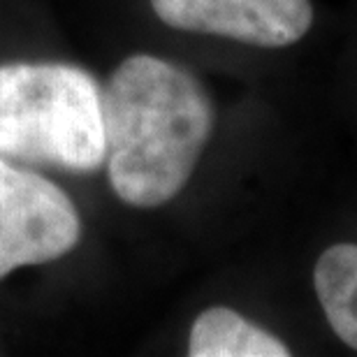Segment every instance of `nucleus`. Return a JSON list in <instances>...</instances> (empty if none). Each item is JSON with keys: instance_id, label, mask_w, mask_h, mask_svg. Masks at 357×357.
Instances as JSON below:
<instances>
[{"instance_id": "obj_5", "label": "nucleus", "mask_w": 357, "mask_h": 357, "mask_svg": "<svg viewBox=\"0 0 357 357\" xmlns=\"http://www.w3.org/2000/svg\"><path fill=\"white\" fill-rule=\"evenodd\" d=\"M190 357H288L290 348L262 327L248 323L237 311L213 306L192 323Z\"/></svg>"}, {"instance_id": "obj_4", "label": "nucleus", "mask_w": 357, "mask_h": 357, "mask_svg": "<svg viewBox=\"0 0 357 357\" xmlns=\"http://www.w3.org/2000/svg\"><path fill=\"white\" fill-rule=\"evenodd\" d=\"M162 24L253 47H290L309 33V0H151Z\"/></svg>"}, {"instance_id": "obj_2", "label": "nucleus", "mask_w": 357, "mask_h": 357, "mask_svg": "<svg viewBox=\"0 0 357 357\" xmlns=\"http://www.w3.org/2000/svg\"><path fill=\"white\" fill-rule=\"evenodd\" d=\"M0 155L89 172L105 162L102 96L63 63L0 68Z\"/></svg>"}, {"instance_id": "obj_3", "label": "nucleus", "mask_w": 357, "mask_h": 357, "mask_svg": "<svg viewBox=\"0 0 357 357\" xmlns=\"http://www.w3.org/2000/svg\"><path fill=\"white\" fill-rule=\"evenodd\" d=\"M79 216L66 192L45 176L19 169L0 155V278L73 251Z\"/></svg>"}, {"instance_id": "obj_6", "label": "nucleus", "mask_w": 357, "mask_h": 357, "mask_svg": "<svg viewBox=\"0 0 357 357\" xmlns=\"http://www.w3.org/2000/svg\"><path fill=\"white\" fill-rule=\"evenodd\" d=\"M318 302L334 334L357 351V244H334L313 269Z\"/></svg>"}, {"instance_id": "obj_1", "label": "nucleus", "mask_w": 357, "mask_h": 357, "mask_svg": "<svg viewBox=\"0 0 357 357\" xmlns=\"http://www.w3.org/2000/svg\"><path fill=\"white\" fill-rule=\"evenodd\" d=\"M105 162L114 192L132 206L169 202L188 183L213 128V107L188 70L137 54L102 98Z\"/></svg>"}]
</instances>
